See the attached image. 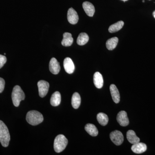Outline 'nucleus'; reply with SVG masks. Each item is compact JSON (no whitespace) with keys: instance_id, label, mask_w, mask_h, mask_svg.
Masks as SVG:
<instances>
[{"instance_id":"1","label":"nucleus","mask_w":155,"mask_h":155,"mask_svg":"<svg viewBox=\"0 0 155 155\" xmlns=\"http://www.w3.org/2000/svg\"><path fill=\"white\" fill-rule=\"evenodd\" d=\"M11 137L8 127L2 121L0 120V142L3 147H8Z\"/></svg>"},{"instance_id":"2","label":"nucleus","mask_w":155,"mask_h":155,"mask_svg":"<svg viewBox=\"0 0 155 155\" xmlns=\"http://www.w3.org/2000/svg\"><path fill=\"white\" fill-rule=\"evenodd\" d=\"M27 122L32 125H36L40 124L43 121L42 115L38 111H30L27 113L26 116Z\"/></svg>"},{"instance_id":"3","label":"nucleus","mask_w":155,"mask_h":155,"mask_svg":"<svg viewBox=\"0 0 155 155\" xmlns=\"http://www.w3.org/2000/svg\"><path fill=\"white\" fill-rule=\"evenodd\" d=\"M25 94L20 87L19 85L14 87L12 93V99L14 106L19 107L20 102L25 99Z\"/></svg>"},{"instance_id":"4","label":"nucleus","mask_w":155,"mask_h":155,"mask_svg":"<svg viewBox=\"0 0 155 155\" xmlns=\"http://www.w3.org/2000/svg\"><path fill=\"white\" fill-rule=\"evenodd\" d=\"M68 141L65 136L60 134L56 137L54 141V149L56 152L61 153L64 151L68 144Z\"/></svg>"},{"instance_id":"5","label":"nucleus","mask_w":155,"mask_h":155,"mask_svg":"<svg viewBox=\"0 0 155 155\" xmlns=\"http://www.w3.org/2000/svg\"><path fill=\"white\" fill-rule=\"evenodd\" d=\"M110 138L111 140L116 145L122 144L124 140V137L122 132L119 130H114L110 134Z\"/></svg>"},{"instance_id":"6","label":"nucleus","mask_w":155,"mask_h":155,"mask_svg":"<svg viewBox=\"0 0 155 155\" xmlns=\"http://www.w3.org/2000/svg\"><path fill=\"white\" fill-rule=\"evenodd\" d=\"M39 95L41 97H44L47 94L49 88V84L44 80L39 81L38 82Z\"/></svg>"},{"instance_id":"7","label":"nucleus","mask_w":155,"mask_h":155,"mask_svg":"<svg viewBox=\"0 0 155 155\" xmlns=\"http://www.w3.org/2000/svg\"><path fill=\"white\" fill-rule=\"evenodd\" d=\"M116 119L121 126L125 127L129 124V119L127 117V113L125 111H121L119 112L117 115Z\"/></svg>"},{"instance_id":"8","label":"nucleus","mask_w":155,"mask_h":155,"mask_svg":"<svg viewBox=\"0 0 155 155\" xmlns=\"http://www.w3.org/2000/svg\"><path fill=\"white\" fill-rule=\"evenodd\" d=\"M67 19L69 23L73 25H75L78 22V15L76 11L73 8H70L68 10Z\"/></svg>"},{"instance_id":"9","label":"nucleus","mask_w":155,"mask_h":155,"mask_svg":"<svg viewBox=\"0 0 155 155\" xmlns=\"http://www.w3.org/2000/svg\"><path fill=\"white\" fill-rule=\"evenodd\" d=\"M49 69L50 72L55 75H57L60 72L61 67L60 64L56 58H52L50 61Z\"/></svg>"},{"instance_id":"10","label":"nucleus","mask_w":155,"mask_h":155,"mask_svg":"<svg viewBox=\"0 0 155 155\" xmlns=\"http://www.w3.org/2000/svg\"><path fill=\"white\" fill-rule=\"evenodd\" d=\"M64 66L65 71L68 74H72L75 70V65L71 58H67L64 59Z\"/></svg>"},{"instance_id":"11","label":"nucleus","mask_w":155,"mask_h":155,"mask_svg":"<svg viewBox=\"0 0 155 155\" xmlns=\"http://www.w3.org/2000/svg\"><path fill=\"white\" fill-rule=\"evenodd\" d=\"M131 149L134 153L137 154H140L145 152L147 150V147L145 143L139 142L133 144L131 147Z\"/></svg>"},{"instance_id":"12","label":"nucleus","mask_w":155,"mask_h":155,"mask_svg":"<svg viewBox=\"0 0 155 155\" xmlns=\"http://www.w3.org/2000/svg\"><path fill=\"white\" fill-rule=\"evenodd\" d=\"M82 6L85 13L89 17H92L94 16L95 13L94 6L89 2H84L82 4Z\"/></svg>"},{"instance_id":"13","label":"nucleus","mask_w":155,"mask_h":155,"mask_svg":"<svg viewBox=\"0 0 155 155\" xmlns=\"http://www.w3.org/2000/svg\"><path fill=\"white\" fill-rule=\"evenodd\" d=\"M110 91L113 101L116 104H118L120 102V97L118 88L115 84H112L110 86Z\"/></svg>"},{"instance_id":"14","label":"nucleus","mask_w":155,"mask_h":155,"mask_svg":"<svg viewBox=\"0 0 155 155\" xmlns=\"http://www.w3.org/2000/svg\"><path fill=\"white\" fill-rule=\"evenodd\" d=\"M94 82L95 86L97 88L102 87L104 84V79L102 75L99 72H96L94 75Z\"/></svg>"},{"instance_id":"15","label":"nucleus","mask_w":155,"mask_h":155,"mask_svg":"<svg viewBox=\"0 0 155 155\" xmlns=\"http://www.w3.org/2000/svg\"><path fill=\"white\" fill-rule=\"evenodd\" d=\"M126 136L127 140L131 144H135L140 141V138L136 135L135 132L133 130H128L126 134Z\"/></svg>"},{"instance_id":"16","label":"nucleus","mask_w":155,"mask_h":155,"mask_svg":"<svg viewBox=\"0 0 155 155\" xmlns=\"http://www.w3.org/2000/svg\"><path fill=\"white\" fill-rule=\"evenodd\" d=\"M73 39L71 33L65 32L63 35V39L61 44L64 46H70L73 43Z\"/></svg>"},{"instance_id":"17","label":"nucleus","mask_w":155,"mask_h":155,"mask_svg":"<svg viewBox=\"0 0 155 155\" xmlns=\"http://www.w3.org/2000/svg\"><path fill=\"white\" fill-rule=\"evenodd\" d=\"M61 97L60 93L56 91L54 93L51 97L50 102L51 105L54 107H57L61 103Z\"/></svg>"},{"instance_id":"18","label":"nucleus","mask_w":155,"mask_h":155,"mask_svg":"<svg viewBox=\"0 0 155 155\" xmlns=\"http://www.w3.org/2000/svg\"><path fill=\"white\" fill-rule=\"evenodd\" d=\"M85 130L91 136L95 137L98 134V131L96 127L93 124H87L85 125Z\"/></svg>"},{"instance_id":"19","label":"nucleus","mask_w":155,"mask_h":155,"mask_svg":"<svg viewBox=\"0 0 155 155\" xmlns=\"http://www.w3.org/2000/svg\"><path fill=\"white\" fill-rule=\"evenodd\" d=\"M119 39L117 37L112 38L108 39L106 42V47L110 51L113 50L116 48L118 43Z\"/></svg>"},{"instance_id":"20","label":"nucleus","mask_w":155,"mask_h":155,"mask_svg":"<svg viewBox=\"0 0 155 155\" xmlns=\"http://www.w3.org/2000/svg\"><path fill=\"white\" fill-rule=\"evenodd\" d=\"M81 97L80 95L77 92H75L72 95V107L75 109L79 107L81 104Z\"/></svg>"},{"instance_id":"21","label":"nucleus","mask_w":155,"mask_h":155,"mask_svg":"<svg viewBox=\"0 0 155 155\" xmlns=\"http://www.w3.org/2000/svg\"><path fill=\"white\" fill-rule=\"evenodd\" d=\"M124 25V22L123 21H119L110 26L109 28V31L110 33L117 32L122 29Z\"/></svg>"},{"instance_id":"22","label":"nucleus","mask_w":155,"mask_h":155,"mask_svg":"<svg viewBox=\"0 0 155 155\" xmlns=\"http://www.w3.org/2000/svg\"><path fill=\"white\" fill-rule=\"evenodd\" d=\"M97 118L98 122L102 126H106L108 124L109 118L106 114L100 113L97 115Z\"/></svg>"},{"instance_id":"23","label":"nucleus","mask_w":155,"mask_h":155,"mask_svg":"<svg viewBox=\"0 0 155 155\" xmlns=\"http://www.w3.org/2000/svg\"><path fill=\"white\" fill-rule=\"evenodd\" d=\"M89 41V36L86 33H81L78 35L77 40L78 45H84L87 43Z\"/></svg>"},{"instance_id":"24","label":"nucleus","mask_w":155,"mask_h":155,"mask_svg":"<svg viewBox=\"0 0 155 155\" xmlns=\"http://www.w3.org/2000/svg\"><path fill=\"white\" fill-rule=\"evenodd\" d=\"M7 62V58L5 56L0 54V69L4 66Z\"/></svg>"},{"instance_id":"25","label":"nucleus","mask_w":155,"mask_h":155,"mask_svg":"<svg viewBox=\"0 0 155 155\" xmlns=\"http://www.w3.org/2000/svg\"><path fill=\"white\" fill-rule=\"evenodd\" d=\"M5 81L3 78L0 77V93L2 92L5 88Z\"/></svg>"},{"instance_id":"26","label":"nucleus","mask_w":155,"mask_h":155,"mask_svg":"<svg viewBox=\"0 0 155 155\" xmlns=\"http://www.w3.org/2000/svg\"><path fill=\"white\" fill-rule=\"evenodd\" d=\"M153 17H154V18L155 19V11H154L153 12Z\"/></svg>"},{"instance_id":"27","label":"nucleus","mask_w":155,"mask_h":155,"mask_svg":"<svg viewBox=\"0 0 155 155\" xmlns=\"http://www.w3.org/2000/svg\"><path fill=\"white\" fill-rule=\"evenodd\" d=\"M122 1H123V2H126V1H128V0H122Z\"/></svg>"},{"instance_id":"28","label":"nucleus","mask_w":155,"mask_h":155,"mask_svg":"<svg viewBox=\"0 0 155 155\" xmlns=\"http://www.w3.org/2000/svg\"><path fill=\"white\" fill-rule=\"evenodd\" d=\"M142 2H144V0H143Z\"/></svg>"},{"instance_id":"29","label":"nucleus","mask_w":155,"mask_h":155,"mask_svg":"<svg viewBox=\"0 0 155 155\" xmlns=\"http://www.w3.org/2000/svg\"></svg>"}]
</instances>
